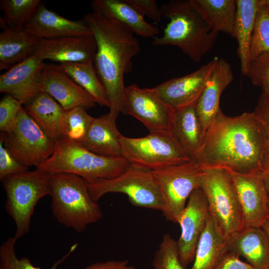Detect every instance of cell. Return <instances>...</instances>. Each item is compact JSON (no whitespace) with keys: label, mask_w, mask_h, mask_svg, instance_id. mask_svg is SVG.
I'll return each mask as SVG.
<instances>
[{"label":"cell","mask_w":269,"mask_h":269,"mask_svg":"<svg viewBox=\"0 0 269 269\" xmlns=\"http://www.w3.org/2000/svg\"><path fill=\"white\" fill-rule=\"evenodd\" d=\"M24 105L29 116L51 138L55 141L61 137L59 123L65 110L51 96L40 91Z\"/></svg>","instance_id":"83f0119b"},{"label":"cell","mask_w":269,"mask_h":269,"mask_svg":"<svg viewBox=\"0 0 269 269\" xmlns=\"http://www.w3.org/2000/svg\"><path fill=\"white\" fill-rule=\"evenodd\" d=\"M77 85L85 90L101 106L109 107L106 90L98 77L93 62L62 63L58 64Z\"/></svg>","instance_id":"f546056e"},{"label":"cell","mask_w":269,"mask_h":269,"mask_svg":"<svg viewBox=\"0 0 269 269\" xmlns=\"http://www.w3.org/2000/svg\"><path fill=\"white\" fill-rule=\"evenodd\" d=\"M233 80L231 65L224 59L219 58L196 105L204 136L221 110L220 99L222 93Z\"/></svg>","instance_id":"ffe728a7"},{"label":"cell","mask_w":269,"mask_h":269,"mask_svg":"<svg viewBox=\"0 0 269 269\" xmlns=\"http://www.w3.org/2000/svg\"><path fill=\"white\" fill-rule=\"evenodd\" d=\"M92 199L97 202L108 193L126 195L131 204L135 207L161 211L163 201L152 171L130 165L120 175L109 179L89 183Z\"/></svg>","instance_id":"30bf717a"},{"label":"cell","mask_w":269,"mask_h":269,"mask_svg":"<svg viewBox=\"0 0 269 269\" xmlns=\"http://www.w3.org/2000/svg\"><path fill=\"white\" fill-rule=\"evenodd\" d=\"M0 138L13 156L27 167H38L49 158L55 141L29 116L24 107L18 112L14 124Z\"/></svg>","instance_id":"8fae6325"},{"label":"cell","mask_w":269,"mask_h":269,"mask_svg":"<svg viewBox=\"0 0 269 269\" xmlns=\"http://www.w3.org/2000/svg\"><path fill=\"white\" fill-rule=\"evenodd\" d=\"M246 76L253 85L262 89L269 102V52L251 60Z\"/></svg>","instance_id":"d590c367"},{"label":"cell","mask_w":269,"mask_h":269,"mask_svg":"<svg viewBox=\"0 0 269 269\" xmlns=\"http://www.w3.org/2000/svg\"><path fill=\"white\" fill-rule=\"evenodd\" d=\"M227 170L236 188L245 227H262L269 219V194L261 171L241 173Z\"/></svg>","instance_id":"4fadbf2b"},{"label":"cell","mask_w":269,"mask_h":269,"mask_svg":"<svg viewBox=\"0 0 269 269\" xmlns=\"http://www.w3.org/2000/svg\"><path fill=\"white\" fill-rule=\"evenodd\" d=\"M203 167L196 161L152 171L162 201L166 220L178 223L192 192L199 188Z\"/></svg>","instance_id":"9c48e42d"},{"label":"cell","mask_w":269,"mask_h":269,"mask_svg":"<svg viewBox=\"0 0 269 269\" xmlns=\"http://www.w3.org/2000/svg\"><path fill=\"white\" fill-rule=\"evenodd\" d=\"M169 132L192 161H196L204 134L196 105L174 111Z\"/></svg>","instance_id":"7402d4cb"},{"label":"cell","mask_w":269,"mask_h":269,"mask_svg":"<svg viewBox=\"0 0 269 269\" xmlns=\"http://www.w3.org/2000/svg\"><path fill=\"white\" fill-rule=\"evenodd\" d=\"M269 236V220H267L262 227Z\"/></svg>","instance_id":"ee69618b"},{"label":"cell","mask_w":269,"mask_h":269,"mask_svg":"<svg viewBox=\"0 0 269 269\" xmlns=\"http://www.w3.org/2000/svg\"><path fill=\"white\" fill-rule=\"evenodd\" d=\"M229 251L256 269H269V236L262 227H245L227 239Z\"/></svg>","instance_id":"44dd1931"},{"label":"cell","mask_w":269,"mask_h":269,"mask_svg":"<svg viewBox=\"0 0 269 269\" xmlns=\"http://www.w3.org/2000/svg\"><path fill=\"white\" fill-rule=\"evenodd\" d=\"M255 112L263 122L268 137V149L266 158H269V102L263 92L260 96Z\"/></svg>","instance_id":"60d3db41"},{"label":"cell","mask_w":269,"mask_h":269,"mask_svg":"<svg viewBox=\"0 0 269 269\" xmlns=\"http://www.w3.org/2000/svg\"><path fill=\"white\" fill-rule=\"evenodd\" d=\"M97 43L93 35L39 39L33 55L44 61L62 63L93 62Z\"/></svg>","instance_id":"2e32d148"},{"label":"cell","mask_w":269,"mask_h":269,"mask_svg":"<svg viewBox=\"0 0 269 269\" xmlns=\"http://www.w3.org/2000/svg\"><path fill=\"white\" fill-rule=\"evenodd\" d=\"M116 120L109 112L94 118L86 137L80 144L101 156L123 157L122 134L117 128Z\"/></svg>","instance_id":"603a6c76"},{"label":"cell","mask_w":269,"mask_h":269,"mask_svg":"<svg viewBox=\"0 0 269 269\" xmlns=\"http://www.w3.org/2000/svg\"><path fill=\"white\" fill-rule=\"evenodd\" d=\"M205 196L199 187L190 195L178 223L181 234L176 241L180 261L184 268L194 261L198 242L209 217Z\"/></svg>","instance_id":"5bb4252c"},{"label":"cell","mask_w":269,"mask_h":269,"mask_svg":"<svg viewBox=\"0 0 269 269\" xmlns=\"http://www.w3.org/2000/svg\"><path fill=\"white\" fill-rule=\"evenodd\" d=\"M152 264L154 269H185L179 259L177 242L169 234L163 235Z\"/></svg>","instance_id":"836d02e7"},{"label":"cell","mask_w":269,"mask_h":269,"mask_svg":"<svg viewBox=\"0 0 269 269\" xmlns=\"http://www.w3.org/2000/svg\"><path fill=\"white\" fill-rule=\"evenodd\" d=\"M92 10H97L129 28L134 34L143 37H154L159 33L157 27L147 22L125 0H94Z\"/></svg>","instance_id":"d4e9b609"},{"label":"cell","mask_w":269,"mask_h":269,"mask_svg":"<svg viewBox=\"0 0 269 269\" xmlns=\"http://www.w3.org/2000/svg\"><path fill=\"white\" fill-rule=\"evenodd\" d=\"M91 28L97 43L93 63L109 101V113L117 119L127 115L124 75L131 71L132 58L140 51L139 41L127 26L97 10L83 18Z\"/></svg>","instance_id":"7a4b0ae2"},{"label":"cell","mask_w":269,"mask_h":269,"mask_svg":"<svg viewBox=\"0 0 269 269\" xmlns=\"http://www.w3.org/2000/svg\"><path fill=\"white\" fill-rule=\"evenodd\" d=\"M263 180L269 194V158H266L261 170Z\"/></svg>","instance_id":"7bdbcfd3"},{"label":"cell","mask_w":269,"mask_h":269,"mask_svg":"<svg viewBox=\"0 0 269 269\" xmlns=\"http://www.w3.org/2000/svg\"><path fill=\"white\" fill-rule=\"evenodd\" d=\"M140 14L146 15L155 22H160L162 18L160 7L155 0H125Z\"/></svg>","instance_id":"f35d334b"},{"label":"cell","mask_w":269,"mask_h":269,"mask_svg":"<svg viewBox=\"0 0 269 269\" xmlns=\"http://www.w3.org/2000/svg\"><path fill=\"white\" fill-rule=\"evenodd\" d=\"M39 40L24 27L3 29L0 33V70H8L33 55Z\"/></svg>","instance_id":"cb8c5ba5"},{"label":"cell","mask_w":269,"mask_h":269,"mask_svg":"<svg viewBox=\"0 0 269 269\" xmlns=\"http://www.w3.org/2000/svg\"><path fill=\"white\" fill-rule=\"evenodd\" d=\"M267 149L266 131L255 111L229 117L221 110L205 134L196 162L241 173L261 171Z\"/></svg>","instance_id":"6da1fadb"},{"label":"cell","mask_w":269,"mask_h":269,"mask_svg":"<svg viewBox=\"0 0 269 269\" xmlns=\"http://www.w3.org/2000/svg\"><path fill=\"white\" fill-rule=\"evenodd\" d=\"M28 167L16 159L0 138V179L10 175L28 170Z\"/></svg>","instance_id":"74e56055"},{"label":"cell","mask_w":269,"mask_h":269,"mask_svg":"<svg viewBox=\"0 0 269 269\" xmlns=\"http://www.w3.org/2000/svg\"><path fill=\"white\" fill-rule=\"evenodd\" d=\"M206 23L215 32L236 38V0H190Z\"/></svg>","instance_id":"4316f807"},{"label":"cell","mask_w":269,"mask_h":269,"mask_svg":"<svg viewBox=\"0 0 269 269\" xmlns=\"http://www.w3.org/2000/svg\"><path fill=\"white\" fill-rule=\"evenodd\" d=\"M162 17L169 22L153 46L170 45L179 48L192 60L199 63L214 46L219 33L204 20L190 0H171L160 7Z\"/></svg>","instance_id":"3957f363"},{"label":"cell","mask_w":269,"mask_h":269,"mask_svg":"<svg viewBox=\"0 0 269 269\" xmlns=\"http://www.w3.org/2000/svg\"><path fill=\"white\" fill-rule=\"evenodd\" d=\"M51 210L60 224L77 232L103 218L102 211L89 193V183L81 176L71 173L52 174Z\"/></svg>","instance_id":"5b68a950"},{"label":"cell","mask_w":269,"mask_h":269,"mask_svg":"<svg viewBox=\"0 0 269 269\" xmlns=\"http://www.w3.org/2000/svg\"><path fill=\"white\" fill-rule=\"evenodd\" d=\"M261 0H236L235 22L236 39L238 42L237 53L241 71L246 76L251 61L250 45L257 13Z\"/></svg>","instance_id":"484cf974"},{"label":"cell","mask_w":269,"mask_h":269,"mask_svg":"<svg viewBox=\"0 0 269 269\" xmlns=\"http://www.w3.org/2000/svg\"><path fill=\"white\" fill-rule=\"evenodd\" d=\"M214 269H256L248 263L240 259L236 253L228 251L220 259Z\"/></svg>","instance_id":"ab89813d"},{"label":"cell","mask_w":269,"mask_h":269,"mask_svg":"<svg viewBox=\"0 0 269 269\" xmlns=\"http://www.w3.org/2000/svg\"><path fill=\"white\" fill-rule=\"evenodd\" d=\"M125 105L127 115L141 122L149 133L169 131L174 110L150 88L136 84L126 87Z\"/></svg>","instance_id":"7c38bea8"},{"label":"cell","mask_w":269,"mask_h":269,"mask_svg":"<svg viewBox=\"0 0 269 269\" xmlns=\"http://www.w3.org/2000/svg\"><path fill=\"white\" fill-rule=\"evenodd\" d=\"M268 211H269V197H268Z\"/></svg>","instance_id":"f6af8a7d"},{"label":"cell","mask_w":269,"mask_h":269,"mask_svg":"<svg viewBox=\"0 0 269 269\" xmlns=\"http://www.w3.org/2000/svg\"><path fill=\"white\" fill-rule=\"evenodd\" d=\"M218 59L214 57L194 72L182 77L172 78L150 89L174 110L196 105Z\"/></svg>","instance_id":"9a60e30c"},{"label":"cell","mask_w":269,"mask_h":269,"mask_svg":"<svg viewBox=\"0 0 269 269\" xmlns=\"http://www.w3.org/2000/svg\"><path fill=\"white\" fill-rule=\"evenodd\" d=\"M22 104L11 96L5 94L0 101V130L9 131L13 126Z\"/></svg>","instance_id":"8d00e7d4"},{"label":"cell","mask_w":269,"mask_h":269,"mask_svg":"<svg viewBox=\"0 0 269 269\" xmlns=\"http://www.w3.org/2000/svg\"><path fill=\"white\" fill-rule=\"evenodd\" d=\"M130 163L124 157H109L96 154L64 137L55 140L51 156L37 169L52 175L71 173L89 183L115 178L125 172Z\"/></svg>","instance_id":"277c9868"},{"label":"cell","mask_w":269,"mask_h":269,"mask_svg":"<svg viewBox=\"0 0 269 269\" xmlns=\"http://www.w3.org/2000/svg\"><path fill=\"white\" fill-rule=\"evenodd\" d=\"M51 175L36 168L10 175L1 180L6 194L5 209L15 224L14 237L16 240L28 233L39 200L51 195Z\"/></svg>","instance_id":"52a82bcc"},{"label":"cell","mask_w":269,"mask_h":269,"mask_svg":"<svg viewBox=\"0 0 269 269\" xmlns=\"http://www.w3.org/2000/svg\"><path fill=\"white\" fill-rule=\"evenodd\" d=\"M228 251L227 239L217 232L209 215L206 227L198 242L190 269H214Z\"/></svg>","instance_id":"f1b7e54d"},{"label":"cell","mask_w":269,"mask_h":269,"mask_svg":"<svg viewBox=\"0 0 269 269\" xmlns=\"http://www.w3.org/2000/svg\"><path fill=\"white\" fill-rule=\"evenodd\" d=\"M94 119L82 107L65 110L59 123L61 137L81 144L86 137Z\"/></svg>","instance_id":"4dcf8cb0"},{"label":"cell","mask_w":269,"mask_h":269,"mask_svg":"<svg viewBox=\"0 0 269 269\" xmlns=\"http://www.w3.org/2000/svg\"><path fill=\"white\" fill-rule=\"evenodd\" d=\"M24 27L28 33L38 39L93 35L83 19L69 20L48 9L42 2Z\"/></svg>","instance_id":"d6986e66"},{"label":"cell","mask_w":269,"mask_h":269,"mask_svg":"<svg viewBox=\"0 0 269 269\" xmlns=\"http://www.w3.org/2000/svg\"><path fill=\"white\" fill-rule=\"evenodd\" d=\"M41 3L40 0H0V9L4 12L0 17L1 28L24 27Z\"/></svg>","instance_id":"1f68e13d"},{"label":"cell","mask_w":269,"mask_h":269,"mask_svg":"<svg viewBox=\"0 0 269 269\" xmlns=\"http://www.w3.org/2000/svg\"><path fill=\"white\" fill-rule=\"evenodd\" d=\"M40 90L47 93L65 110L80 107L85 109L95 107L93 98L77 85L59 67L45 63L40 84Z\"/></svg>","instance_id":"ac0fdd59"},{"label":"cell","mask_w":269,"mask_h":269,"mask_svg":"<svg viewBox=\"0 0 269 269\" xmlns=\"http://www.w3.org/2000/svg\"><path fill=\"white\" fill-rule=\"evenodd\" d=\"M45 63L35 55L0 75V92L25 104L40 92V84Z\"/></svg>","instance_id":"e0dca14e"},{"label":"cell","mask_w":269,"mask_h":269,"mask_svg":"<svg viewBox=\"0 0 269 269\" xmlns=\"http://www.w3.org/2000/svg\"><path fill=\"white\" fill-rule=\"evenodd\" d=\"M269 52V0H261L250 45L251 60Z\"/></svg>","instance_id":"d6a6232c"},{"label":"cell","mask_w":269,"mask_h":269,"mask_svg":"<svg viewBox=\"0 0 269 269\" xmlns=\"http://www.w3.org/2000/svg\"><path fill=\"white\" fill-rule=\"evenodd\" d=\"M85 269H134V268L129 264L128 260H111L92 264Z\"/></svg>","instance_id":"b9f144b4"},{"label":"cell","mask_w":269,"mask_h":269,"mask_svg":"<svg viewBox=\"0 0 269 269\" xmlns=\"http://www.w3.org/2000/svg\"><path fill=\"white\" fill-rule=\"evenodd\" d=\"M217 232L227 239L245 227L236 188L228 171L203 167L200 186Z\"/></svg>","instance_id":"8992f818"},{"label":"cell","mask_w":269,"mask_h":269,"mask_svg":"<svg viewBox=\"0 0 269 269\" xmlns=\"http://www.w3.org/2000/svg\"><path fill=\"white\" fill-rule=\"evenodd\" d=\"M16 239L9 237L0 247V269H41L34 266L27 258L17 257L15 247ZM58 263L51 269H55Z\"/></svg>","instance_id":"e575fe53"},{"label":"cell","mask_w":269,"mask_h":269,"mask_svg":"<svg viewBox=\"0 0 269 269\" xmlns=\"http://www.w3.org/2000/svg\"><path fill=\"white\" fill-rule=\"evenodd\" d=\"M123 157L132 166L154 171L192 161L169 132L121 138Z\"/></svg>","instance_id":"ba28073f"}]
</instances>
